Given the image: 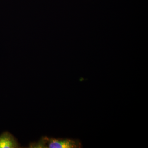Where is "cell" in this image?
<instances>
[{
    "instance_id": "obj_1",
    "label": "cell",
    "mask_w": 148,
    "mask_h": 148,
    "mask_svg": "<svg viewBox=\"0 0 148 148\" xmlns=\"http://www.w3.org/2000/svg\"><path fill=\"white\" fill-rule=\"evenodd\" d=\"M32 148H81L79 140L68 138H54L44 137L36 143H31Z\"/></svg>"
},
{
    "instance_id": "obj_2",
    "label": "cell",
    "mask_w": 148,
    "mask_h": 148,
    "mask_svg": "<svg viewBox=\"0 0 148 148\" xmlns=\"http://www.w3.org/2000/svg\"><path fill=\"white\" fill-rule=\"evenodd\" d=\"M20 147L17 140L10 132L5 131L0 135V148Z\"/></svg>"
}]
</instances>
